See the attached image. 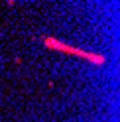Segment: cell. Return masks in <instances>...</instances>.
Masks as SVG:
<instances>
[{"label": "cell", "mask_w": 120, "mask_h": 122, "mask_svg": "<svg viewBox=\"0 0 120 122\" xmlns=\"http://www.w3.org/2000/svg\"><path fill=\"white\" fill-rule=\"evenodd\" d=\"M41 43L45 45V47H51V49H57V51H65V53H71V55H77L81 59H87L89 63H95V65H102L104 61V55L100 53H93V51H85V49H79V47H73L69 43H63L61 40H57V37H51V36H43L40 37Z\"/></svg>", "instance_id": "obj_1"}]
</instances>
